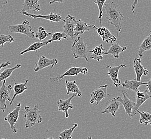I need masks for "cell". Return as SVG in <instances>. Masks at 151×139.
I'll return each instance as SVG.
<instances>
[{"instance_id":"cell-31","label":"cell","mask_w":151,"mask_h":139,"mask_svg":"<svg viewBox=\"0 0 151 139\" xmlns=\"http://www.w3.org/2000/svg\"><path fill=\"white\" fill-rule=\"evenodd\" d=\"M52 35V33L47 32L44 27L40 26L38 28V32L35 33V38H37L39 40L41 41L46 39L48 36Z\"/></svg>"},{"instance_id":"cell-30","label":"cell","mask_w":151,"mask_h":139,"mask_svg":"<svg viewBox=\"0 0 151 139\" xmlns=\"http://www.w3.org/2000/svg\"><path fill=\"white\" fill-rule=\"evenodd\" d=\"M78 127V124H74L73 127L69 129L65 130L58 134V135L61 139H71L72 134L74 130Z\"/></svg>"},{"instance_id":"cell-5","label":"cell","mask_w":151,"mask_h":139,"mask_svg":"<svg viewBox=\"0 0 151 139\" xmlns=\"http://www.w3.org/2000/svg\"><path fill=\"white\" fill-rule=\"evenodd\" d=\"M2 82V85L0 87V110L4 112L7 108L6 102H10L12 100L10 95L13 88L11 85H6V80Z\"/></svg>"},{"instance_id":"cell-23","label":"cell","mask_w":151,"mask_h":139,"mask_svg":"<svg viewBox=\"0 0 151 139\" xmlns=\"http://www.w3.org/2000/svg\"><path fill=\"white\" fill-rule=\"evenodd\" d=\"M127 49V47H121L119 44H113L109 50L105 52V55H111L114 58H119L120 53L124 52Z\"/></svg>"},{"instance_id":"cell-20","label":"cell","mask_w":151,"mask_h":139,"mask_svg":"<svg viewBox=\"0 0 151 139\" xmlns=\"http://www.w3.org/2000/svg\"><path fill=\"white\" fill-rule=\"evenodd\" d=\"M40 0H24L22 10L20 12L32 11H39L41 10L40 5L39 3Z\"/></svg>"},{"instance_id":"cell-17","label":"cell","mask_w":151,"mask_h":139,"mask_svg":"<svg viewBox=\"0 0 151 139\" xmlns=\"http://www.w3.org/2000/svg\"><path fill=\"white\" fill-rule=\"evenodd\" d=\"M96 31L102 41L106 44L114 43L117 40L116 37L110 32L109 29L105 27L98 28Z\"/></svg>"},{"instance_id":"cell-43","label":"cell","mask_w":151,"mask_h":139,"mask_svg":"<svg viewBox=\"0 0 151 139\" xmlns=\"http://www.w3.org/2000/svg\"></svg>"},{"instance_id":"cell-1","label":"cell","mask_w":151,"mask_h":139,"mask_svg":"<svg viewBox=\"0 0 151 139\" xmlns=\"http://www.w3.org/2000/svg\"><path fill=\"white\" fill-rule=\"evenodd\" d=\"M104 7L106 11V17L112 25L115 26L119 35L122 31L124 18L120 7L114 2L105 3Z\"/></svg>"},{"instance_id":"cell-9","label":"cell","mask_w":151,"mask_h":139,"mask_svg":"<svg viewBox=\"0 0 151 139\" xmlns=\"http://www.w3.org/2000/svg\"><path fill=\"white\" fill-rule=\"evenodd\" d=\"M58 59L57 58L50 59L44 55L39 56L38 55V62L35 63L36 67L34 69V71L35 72H38L41 70L44 69L47 67L50 66L52 69L53 67L58 63Z\"/></svg>"},{"instance_id":"cell-19","label":"cell","mask_w":151,"mask_h":139,"mask_svg":"<svg viewBox=\"0 0 151 139\" xmlns=\"http://www.w3.org/2000/svg\"><path fill=\"white\" fill-rule=\"evenodd\" d=\"M134 69L136 75L137 81H141L142 75H147L148 71L142 66L140 58H135L134 60Z\"/></svg>"},{"instance_id":"cell-18","label":"cell","mask_w":151,"mask_h":139,"mask_svg":"<svg viewBox=\"0 0 151 139\" xmlns=\"http://www.w3.org/2000/svg\"><path fill=\"white\" fill-rule=\"evenodd\" d=\"M120 105L119 102L116 97L109 100L107 103L106 107L102 110L101 113H111L113 117L116 116V112L119 109Z\"/></svg>"},{"instance_id":"cell-25","label":"cell","mask_w":151,"mask_h":139,"mask_svg":"<svg viewBox=\"0 0 151 139\" xmlns=\"http://www.w3.org/2000/svg\"><path fill=\"white\" fill-rule=\"evenodd\" d=\"M65 87L67 89V94L69 95L70 93L76 94L79 97L82 96L81 91L79 89L78 86L75 80L73 81L65 80Z\"/></svg>"},{"instance_id":"cell-3","label":"cell","mask_w":151,"mask_h":139,"mask_svg":"<svg viewBox=\"0 0 151 139\" xmlns=\"http://www.w3.org/2000/svg\"><path fill=\"white\" fill-rule=\"evenodd\" d=\"M71 50L73 52V58L75 59L83 58L86 62L88 61L87 57L88 51L87 50V44L85 43L83 37L79 35L76 37L71 46Z\"/></svg>"},{"instance_id":"cell-29","label":"cell","mask_w":151,"mask_h":139,"mask_svg":"<svg viewBox=\"0 0 151 139\" xmlns=\"http://www.w3.org/2000/svg\"><path fill=\"white\" fill-rule=\"evenodd\" d=\"M137 112L140 115L139 123L140 124L151 125V112H146L144 111H140L139 109Z\"/></svg>"},{"instance_id":"cell-14","label":"cell","mask_w":151,"mask_h":139,"mask_svg":"<svg viewBox=\"0 0 151 139\" xmlns=\"http://www.w3.org/2000/svg\"><path fill=\"white\" fill-rule=\"evenodd\" d=\"M121 93L123 95V98H121L119 96L116 97V99L123 105L126 113L128 116H130L132 113V109L135 105V102L132 101L128 97V93L125 90H122Z\"/></svg>"},{"instance_id":"cell-34","label":"cell","mask_w":151,"mask_h":139,"mask_svg":"<svg viewBox=\"0 0 151 139\" xmlns=\"http://www.w3.org/2000/svg\"><path fill=\"white\" fill-rule=\"evenodd\" d=\"M52 39L50 40L52 41H61L62 39H64L67 40H69V37L64 32H56L55 33L52 34Z\"/></svg>"},{"instance_id":"cell-24","label":"cell","mask_w":151,"mask_h":139,"mask_svg":"<svg viewBox=\"0 0 151 139\" xmlns=\"http://www.w3.org/2000/svg\"><path fill=\"white\" fill-rule=\"evenodd\" d=\"M106 52V50L104 48L103 44H101L98 46L96 47L94 49L88 51V53H92V54L91 56V59H93L94 60L100 62L104 58V55H105Z\"/></svg>"},{"instance_id":"cell-39","label":"cell","mask_w":151,"mask_h":139,"mask_svg":"<svg viewBox=\"0 0 151 139\" xmlns=\"http://www.w3.org/2000/svg\"><path fill=\"white\" fill-rule=\"evenodd\" d=\"M64 1L65 0H52V1H50L49 3H50V4H52L53 3H56V2L63 3H64Z\"/></svg>"},{"instance_id":"cell-32","label":"cell","mask_w":151,"mask_h":139,"mask_svg":"<svg viewBox=\"0 0 151 139\" xmlns=\"http://www.w3.org/2000/svg\"><path fill=\"white\" fill-rule=\"evenodd\" d=\"M106 1V0H93V2L96 3V4L98 6V9H99V14L98 19H99V23H100V26H101V19L102 16H103L102 9L104 8V6L105 5Z\"/></svg>"},{"instance_id":"cell-33","label":"cell","mask_w":151,"mask_h":139,"mask_svg":"<svg viewBox=\"0 0 151 139\" xmlns=\"http://www.w3.org/2000/svg\"><path fill=\"white\" fill-rule=\"evenodd\" d=\"M15 41L14 38L11 35H6L2 34L0 35V47H3L4 44L7 43H12Z\"/></svg>"},{"instance_id":"cell-12","label":"cell","mask_w":151,"mask_h":139,"mask_svg":"<svg viewBox=\"0 0 151 139\" xmlns=\"http://www.w3.org/2000/svg\"><path fill=\"white\" fill-rule=\"evenodd\" d=\"M122 67H127V65L124 64H121L117 67H111V65L106 66L108 75L112 80L114 85L116 87H119L122 85L121 81L119 78V72L120 69Z\"/></svg>"},{"instance_id":"cell-2","label":"cell","mask_w":151,"mask_h":139,"mask_svg":"<svg viewBox=\"0 0 151 139\" xmlns=\"http://www.w3.org/2000/svg\"><path fill=\"white\" fill-rule=\"evenodd\" d=\"M24 117L25 118V128H29L36 124H40L42 122L40 108L38 105H35L33 107H25Z\"/></svg>"},{"instance_id":"cell-8","label":"cell","mask_w":151,"mask_h":139,"mask_svg":"<svg viewBox=\"0 0 151 139\" xmlns=\"http://www.w3.org/2000/svg\"><path fill=\"white\" fill-rule=\"evenodd\" d=\"M88 69L84 67H73L67 70L65 72L61 75H58L55 77H52L50 79V82H55L62 80L66 76H75L81 73L83 75H87Z\"/></svg>"},{"instance_id":"cell-40","label":"cell","mask_w":151,"mask_h":139,"mask_svg":"<svg viewBox=\"0 0 151 139\" xmlns=\"http://www.w3.org/2000/svg\"><path fill=\"white\" fill-rule=\"evenodd\" d=\"M61 139L60 137L58 138H57V139H55V138H54L53 137H50V138H47V139Z\"/></svg>"},{"instance_id":"cell-41","label":"cell","mask_w":151,"mask_h":139,"mask_svg":"<svg viewBox=\"0 0 151 139\" xmlns=\"http://www.w3.org/2000/svg\"><path fill=\"white\" fill-rule=\"evenodd\" d=\"M87 139H92V137L91 136H89V137L87 138Z\"/></svg>"},{"instance_id":"cell-16","label":"cell","mask_w":151,"mask_h":139,"mask_svg":"<svg viewBox=\"0 0 151 139\" xmlns=\"http://www.w3.org/2000/svg\"><path fill=\"white\" fill-rule=\"evenodd\" d=\"M77 95L76 94H73V95L70 97L69 99L67 100H62L60 99L59 101L58 102L57 104L58 106V110L60 112H63L65 114V118H68L69 115L68 113V110L70 109L73 108V104L71 103V100H73V97L76 96Z\"/></svg>"},{"instance_id":"cell-35","label":"cell","mask_w":151,"mask_h":139,"mask_svg":"<svg viewBox=\"0 0 151 139\" xmlns=\"http://www.w3.org/2000/svg\"><path fill=\"white\" fill-rule=\"evenodd\" d=\"M11 64H12V63L10 61H7V62H6L4 63H2L0 64V72L1 71V70L3 68L8 67L9 65H10Z\"/></svg>"},{"instance_id":"cell-10","label":"cell","mask_w":151,"mask_h":139,"mask_svg":"<svg viewBox=\"0 0 151 139\" xmlns=\"http://www.w3.org/2000/svg\"><path fill=\"white\" fill-rule=\"evenodd\" d=\"M136 101L135 102V105L132 111L131 116H130V119H132L134 116L136 115L137 111L139 109L140 107L142 105V104L146 101L147 100L151 98V96L149 95L147 90H146L144 92H140L138 90L137 92Z\"/></svg>"},{"instance_id":"cell-21","label":"cell","mask_w":151,"mask_h":139,"mask_svg":"<svg viewBox=\"0 0 151 139\" xmlns=\"http://www.w3.org/2000/svg\"><path fill=\"white\" fill-rule=\"evenodd\" d=\"M146 85L147 82L137 81L136 79H134L132 80H126L123 83H122V86L125 89L137 92L140 86Z\"/></svg>"},{"instance_id":"cell-37","label":"cell","mask_w":151,"mask_h":139,"mask_svg":"<svg viewBox=\"0 0 151 139\" xmlns=\"http://www.w3.org/2000/svg\"><path fill=\"white\" fill-rule=\"evenodd\" d=\"M146 86L147 88V90H148V93L151 96V77L150 80H148L147 82V85Z\"/></svg>"},{"instance_id":"cell-15","label":"cell","mask_w":151,"mask_h":139,"mask_svg":"<svg viewBox=\"0 0 151 139\" xmlns=\"http://www.w3.org/2000/svg\"><path fill=\"white\" fill-rule=\"evenodd\" d=\"M76 19L75 17L72 16L70 15H68L64 19L65 24L63 26V29H64V32L66 34L71 38V39L75 38L74 37V29L75 27Z\"/></svg>"},{"instance_id":"cell-7","label":"cell","mask_w":151,"mask_h":139,"mask_svg":"<svg viewBox=\"0 0 151 139\" xmlns=\"http://www.w3.org/2000/svg\"><path fill=\"white\" fill-rule=\"evenodd\" d=\"M108 86L107 85H101L93 90L91 94V99L90 101L91 104L96 103V105H98L100 102L104 100L108 95H110L107 92Z\"/></svg>"},{"instance_id":"cell-28","label":"cell","mask_w":151,"mask_h":139,"mask_svg":"<svg viewBox=\"0 0 151 139\" xmlns=\"http://www.w3.org/2000/svg\"><path fill=\"white\" fill-rule=\"evenodd\" d=\"M22 67L20 64H17L15 67L10 68H7L4 70L2 72L0 73V82L6 80L9 77H11L12 73L16 69H19Z\"/></svg>"},{"instance_id":"cell-38","label":"cell","mask_w":151,"mask_h":139,"mask_svg":"<svg viewBox=\"0 0 151 139\" xmlns=\"http://www.w3.org/2000/svg\"><path fill=\"white\" fill-rule=\"evenodd\" d=\"M138 0H134V2L132 4V11L134 13V14L135 15V11H134V9L136 8V6L137 4H138Z\"/></svg>"},{"instance_id":"cell-13","label":"cell","mask_w":151,"mask_h":139,"mask_svg":"<svg viewBox=\"0 0 151 139\" xmlns=\"http://www.w3.org/2000/svg\"><path fill=\"white\" fill-rule=\"evenodd\" d=\"M98 28L94 25L88 24L86 22L78 19L76 22L75 27L74 29V37L75 38L79 35L83 34L86 31H94Z\"/></svg>"},{"instance_id":"cell-11","label":"cell","mask_w":151,"mask_h":139,"mask_svg":"<svg viewBox=\"0 0 151 139\" xmlns=\"http://www.w3.org/2000/svg\"><path fill=\"white\" fill-rule=\"evenodd\" d=\"M24 16H27V17H32L36 19L38 18H41V19H44L46 20H50L52 22H56V23H58L60 21H64V19L62 17L60 14H56V13H54L52 11L50 12V14L46 15H35V14H29L27 12H21Z\"/></svg>"},{"instance_id":"cell-42","label":"cell","mask_w":151,"mask_h":139,"mask_svg":"<svg viewBox=\"0 0 151 139\" xmlns=\"http://www.w3.org/2000/svg\"><path fill=\"white\" fill-rule=\"evenodd\" d=\"M6 139V138H3V139Z\"/></svg>"},{"instance_id":"cell-36","label":"cell","mask_w":151,"mask_h":139,"mask_svg":"<svg viewBox=\"0 0 151 139\" xmlns=\"http://www.w3.org/2000/svg\"><path fill=\"white\" fill-rule=\"evenodd\" d=\"M8 3V0H0V14L1 13V10L3 9V6L6 5Z\"/></svg>"},{"instance_id":"cell-22","label":"cell","mask_w":151,"mask_h":139,"mask_svg":"<svg viewBox=\"0 0 151 139\" xmlns=\"http://www.w3.org/2000/svg\"><path fill=\"white\" fill-rule=\"evenodd\" d=\"M13 80L15 81V85L14 87V94L13 95V96L12 98L11 101L10 102V105H12L13 102L15 100V98L17 97V96L23 93L26 90H27V84L29 82V80L27 79L25 81L24 83L23 84H18L17 82L16 81L15 79L14 78Z\"/></svg>"},{"instance_id":"cell-26","label":"cell","mask_w":151,"mask_h":139,"mask_svg":"<svg viewBox=\"0 0 151 139\" xmlns=\"http://www.w3.org/2000/svg\"><path fill=\"white\" fill-rule=\"evenodd\" d=\"M52 42V41L50 40L44 41V42H36L33 44H32L31 45H30L29 47H27L26 49L22 51V52L19 54L20 55H23L25 54L26 52H37L38 49H39L41 47L45 46L47 45L48 44H51Z\"/></svg>"},{"instance_id":"cell-6","label":"cell","mask_w":151,"mask_h":139,"mask_svg":"<svg viewBox=\"0 0 151 139\" xmlns=\"http://www.w3.org/2000/svg\"><path fill=\"white\" fill-rule=\"evenodd\" d=\"M21 105V103H18L16 105L15 109L12 111L9 112L6 116L4 117V120L9 123L10 128L14 133L17 132V129L15 127V124L17 123L18 119L19 118Z\"/></svg>"},{"instance_id":"cell-4","label":"cell","mask_w":151,"mask_h":139,"mask_svg":"<svg viewBox=\"0 0 151 139\" xmlns=\"http://www.w3.org/2000/svg\"><path fill=\"white\" fill-rule=\"evenodd\" d=\"M8 29L11 33L23 34L31 39L35 38V33L33 31L29 20L27 19H24L20 24L9 25Z\"/></svg>"},{"instance_id":"cell-27","label":"cell","mask_w":151,"mask_h":139,"mask_svg":"<svg viewBox=\"0 0 151 139\" xmlns=\"http://www.w3.org/2000/svg\"><path fill=\"white\" fill-rule=\"evenodd\" d=\"M151 49V34L144 39L142 43L140 45L138 51V55L142 57L144 52Z\"/></svg>"}]
</instances>
